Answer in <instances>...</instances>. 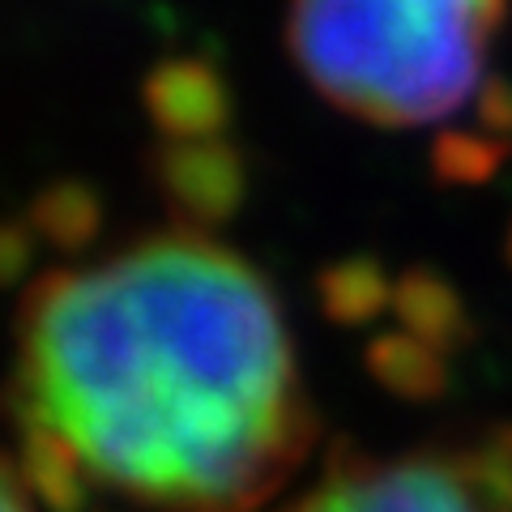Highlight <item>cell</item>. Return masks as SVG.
I'll use <instances>...</instances> for the list:
<instances>
[{"label":"cell","instance_id":"cell-5","mask_svg":"<svg viewBox=\"0 0 512 512\" xmlns=\"http://www.w3.org/2000/svg\"><path fill=\"white\" fill-rule=\"evenodd\" d=\"M402 316L410 333L419 342H427L431 350H444V346H466L474 338V325L466 316V303L457 299V291L440 278H427V274H414L406 278L402 295Z\"/></svg>","mask_w":512,"mask_h":512},{"label":"cell","instance_id":"cell-10","mask_svg":"<svg viewBox=\"0 0 512 512\" xmlns=\"http://www.w3.org/2000/svg\"><path fill=\"white\" fill-rule=\"evenodd\" d=\"M495 453H500V461H504V466L512 470V423L495 431Z\"/></svg>","mask_w":512,"mask_h":512},{"label":"cell","instance_id":"cell-2","mask_svg":"<svg viewBox=\"0 0 512 512\" xmlns=\"http://www.w3.org/2000/svg\"><path fill=\"white\" fill-rule=\"evenodd\" d=\"M512 0H291L286 43L333 107L367 124H431L483 94Z\"/></svg>","mask_w":512,"mask_h":512},{"label":"cell","instance_id":"cell-8","mask_svg":"<svg viewBox=\"0 0 512 512\" xmlns=\"http://www.w3.org/2000/svg\"><path fill=\"white\" fill-rule=\"evenodd\" d=\"M478 116L495 137H512V82L504 77H487L483 94H478Z\"/></svg>","mask_w":512,"mask_h":512},{"label":"cell","instance_id":"cell-4","mask_svg":"<svg viewBox=\"0 0 512 512\" xmlns=\"http://www.w3.org/2000/svg\"><path fill=\"white\" fill-rule=\"evenodd\" d=\"M18 474L26 491L43 504V512H86L94 483L86 470L73 461V453L64 444H56L43 431L18 427Z\"/></svg>","mask_w":512,"mask_h":512},{"label":"cell","instance_id":"cell-11","mask_svg":"<svg viewBox=\"0 0 512 512\" xmlns=\"http://www.w3.org/2000/svg\"><path fill=\"white\" fill-rule=\"evenodd\" d=\"M508 261H512V231H508Z\"/></svg>","mask_w":512,"mask_h":512},{"label":"cell","instance_id":"cell-1","mask_svg":"<svg viewBox=\"0 0 512 512\" xmlns=\"http://www.w3.org/2000/svg\"><path fill=\"white\" fill-rule=\"evenodd\" d=\"M13 423L158 512H256L316 440L278 295L239 252L150 235L35 282Z\"/></svg>","mask_w":512,"mask_h":512},{"label":"cell","instance_id":"cell-7","mask_svg":"<svg viewBox=\"0 0 512 512\" xmlns=\"http://www.w3.org/2000/svg\"><path fill=\"white\" fill-rule=\"evenodd\" d=\"M512 154V141L495 137V133H448L436 146V163L448 180H491L504 167V158Z\"/></svg>","mask_w":512,"mask_h":512},{"label":"cell","instance_id":"cell-3","mask_svg":"<svg viewBox=\"0 0 512 512\" xmlns=\"http://www.w3.org/2000/svg\"><path fill=\"white\" fill-rule=\"evenodd\" d=\"M286 512H512V470L495 444L393 461L338 448L320 483Z\"/></svg>","mask_w":512,"mask_h":512},{"label":"cell","instance_id":"cell-9","mask_svg":"<svg viewBox=\"0 0 512 512\" xmlns=\"http://www.w3.org/2000/svg\"><path fill=\"white\" fill-rule=\"evenodd\" d=\"M0 512H35L18 466H9L5 457H0Z\"/></svg>","mask_w":512,"mask_h":512},{"label":"cell","instance_id":"cell-6","mask_svg":"<svg viewBox=\"0 0 512 512\" xmlns=\"http://www.w3.org/2000/svg\"><path fill=\"white\" fill-rule=\"evenodd\" d=\"M372 376L393 389L397 397H410V402H431L448 389V367L444 359L419 338H380L372 346Z\"/></svg>","mask_w":512,"mask_h":512}]
</instances>
